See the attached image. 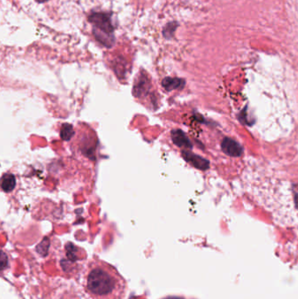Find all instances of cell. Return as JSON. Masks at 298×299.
I'll return each mask as SVG.
<instances>
[{
	"mask_svg": "<svg viewBox=\"0 0 298 299\" xmlns=\"http://www.w3.org/2000/svg\"><path fill=\"white\" fill-rule=\"evenodd\" d=\"M182 156L186 162L190 163L191 166H194L195 168L201 170V171H206L209 168V161L206 160L202 157L196 155L194 153H191L189 151H183L182 152Z\"/></svg>",
	"mask_w": 298,
	"mask_h": 299,
	"instance_id": "cell-3",
	"label": "cell"
},
{
	"mask_svg": "<svg viewBox=\"0 0 298 299\" xmlns=\"http://www.w3.org/2000/svg\"><path fill=\"white\" fill-rule=\"evenodd\" d=\"M147 80L146 79H140L139 81L136 82L134 89H133V94L135 96H142L143 94H145L148 92L149 89V85L147 84Z\"/></svg>",
	"mask_w": 298,
	"mask_h": 299,
	"instance_id": "cell-7",
	"label": "cell"
},
{
	"mask_svg": "<svg viewBox=\"0 0 298 299\" xmlns=\"http://www.w3.org/2000/svg\"><path fill=\"white\" fill-rule=\"evenodd\" d=\"M61 137L64 141H69L71 139L74 134H75V130L71 124H64L62 125V130H61Z\"/></svg>",
	"mask_w": 298,
	"mask_h": 299,
	"instance_id": "cell-8",
	"label": "cell"
},
{
	"mask_svg": "<svg viewBox=\"0 0 298 299\" xmlns=\"http://www.w3.org/2000/svg\"><path fill=\"white\" fill-rule=\"evenodd\" d=\"M294 202L295 208L298 209V186H296V189H294Z\"/></svg>",
	"mask_w": 298,
	"mask_h": 299,
	"instance_id": "cell-9",
	"label": "cell"
},
{
	"mask_svg": "<svg viewBox=\"0 0 298 299\" xmlns=\"http://www.w3.org/2000/svg\"><path fill=\"white\" fill-rule=\"evenodd\" d=\"M165 299H182L180 297H175V296H172V297H167V298Z\"/></svg>",
	"mask_w": 298,
	"mask_h": 299,
	"instance_id": "cell-10",
	"label": "cell"
},
{
	"mask_svg": "<svg viewBox=\"0 0 298 299\" xmlns=\"http://www.w3.org/2000/svg\"><path fill=\"white\" fill-rule=\"evenodd\" d=\"M37 1L39 2V3H42V2H45V1H47V0H37Z\"/></svg>",
	"mask_w": 298,
	"mask_h": 299,
	"instance_id": "cell-11",
	"label": "cell"
},
{
	"mask_svg": "<svg viewBox=\"0 0 298 299\" xmlns=\"http://www.w3.org/2000/svg\"><path fill=\"white\" fill-rule=\"evenodd\" d=\"M221 150L226 155L238 158L242 155L243 148L240 143L230 137H225L221 143Z\"/></svg>",
	"mask_w": 298,
	"mask_h": 299,
	"instance_id": "cell-2",
	"label": "cell"
},
{
	"mask_svg": "<svg viewBox=\"0 0 298 299\" xmlns=\"http://www.w3.org/2000/svg\"><path fill=\"white\" fill-rule=\"evenodd\" d=\"M16 186V178L13 174L7 173L1 179V187L5 192H13Z\"/></svg>",
	"mask_w": 298,
	"mask_h": 299,
	"instance_id": "cell-6",
	"label": "cell"
},
{
	"mask_svg": "<svg viewBox=\"0 0 298 299\" xmlns=\"http://www.w3.org/2000/svg\"><path fill=\"white\" fill-rule=\"evenodd\" d=\"M185 81L183 79L171 78L167 77L162 81L163 88L166 89V91H172L174 89L181 88L185 86Z\"/></svg>",
	"mask_w": 298,
	"mask_h": 299,
	"instance_id": "cell-5",
	"label": "cell"
},
{
	"mask_svg": "<svg viewBox=\"0 0 298 299\" xmlns=\"http://www.w3.org/2000/svg\"><path fill=\"white\" fill-rule=\"evenodd\" d=\"M172 139L176 145L180 148L185 149H191L192 144L191 141L188 138L184 131L181 130H173L172 131Z\"/></svg>",
	"mask_w": 298,
	"mask_h": 299,
	"instance_id": "cell-4",
	"label": "cell"
},
{
	"mask_svg": "<svg viewBox=\"0 0 298 299\" xmlns=\"http://www.w3.org/2000/svg\"><path fill=\"white\" fill-rule=\"evenodd\" d=\"M83 289L88 299H123L127 283L113 265L94 259L85 270Z\"/></svg>",
	"mask_w": 298,
	"mask_h": 299,
	"instance_id": "cell-1",
	"label": "cell"
}]
</instances>
